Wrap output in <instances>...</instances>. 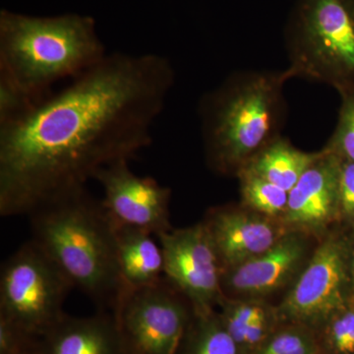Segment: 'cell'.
Instances as JSON below:
<instances>
[{"instance_id":"ac0fdd59","label":"cell","mask_w":354,"mask_h":354,"mask_svg":"<svg viewBox=\"0 0 354 354\" xmlns=\"http://www.w3.org/2000/svg\"><path fill=\"white\" fill-rule=\"evenodd\" d=\"M237 176L247 209L269 218H283L288 207V191L248 169H242Z\"/></svg>"},{"instance_id":"7402d4cb","label":"cell","mask_w":354,"mask_h":354,"mask_svg":"<svg viewBox=\"0 0 354 354\" xmlns=\"http://www.w3.org/2000/svg\"><path fill=\"white\" fill-rule=\"evenodd\" d=\"M326 149L354 162V97L346 101L339 128Z\"/></svg>"},{"instance_id":"6da1fadb","label":"cell","mask_w":354,"mask_h":354,"mask_svg":"<svg viewBox=\"0 0 354 354\" xmlns=\"http://www.w3.org/2000/svg\"><path fill=\"white\" fill-rule=\"evenodd\" d=\"M176 73L157 53H108L0 127V215H29L86 187L95 174L131 160L153 142Z\"/></svg>"},{"instance_id":"ba28073f","label":"cell","mask_w":354,"mask_h":354,"mask_svg":"<svg viewBox=\"0 0 354 354\" xmlns=\"http://www.w3.org/2000/svg\"><path fill=\"white\" fill-rule=\"evenodd\" d=\"M165 279L183 293L196 311L213 310L223 299V266L204 223L158 235Z\"/></svg>"},{"instance_id":"8992f818","label":"cell","mask_w":354,"mask_h":354,"mask_svg":"<svg viewBox=\"0 0 354 354\" xmlns=\"http://www.w3.org/2000/svg\"><path fill=\"white\" fill-rule=\"evenodd\" d=\"M73 286L32 239L7 259L0 277V316L43 337L65 313Z\"/></svg>"},{"instance_id":"e0dca14e","label":"cell","mask_w":354,"mask_h":354,"mask_svg":"<svg viewBox=\"0 0 354 354\" xmlns=\"http://www.w3.org/2000/svg\"><path fill=\"white\" fill-rule=\"evenodd\" d=\"M179 354H239V346L213 310L196 311Z\"/></svg>"},{"instance_id":"484cf974","label":"cell","mask_w":354,"mask_h":354,"mask_svg":"<svg viewBox=\"0 0 354 354\" xmlns=\"http://www.w3.org/2000/svg\"><path fill=\"white\" fill-rule=\"evenodd\" d=\"M28 354H39V344H38V348L35 349L34 351H32V353H28Z\"/></svg>"},{"instance_id":"cb8c5ba5","label":"cell","mask_w":354,"mask_h":354,"mask_svg":"<svg viewBox=\"0 0 354 354\" xmlns=\"http://www.w3.org/2000/svg\"><path fill=\"white\" fill-rule=\"evenodd\" d=\"M339 208L354 216V162H342L339 178Z\"/></svg>"},{"instance_id":"7c38bea8","label":"cell","mask_w":354,"mask_h":354,"mask_svg":"<svg viewBox=\"0 0 354 354\" xmlns=\"http://www.w3.org/2000/svg\"><path fill=\"white\" fill-rule=\"evenodd\" d=\"M342 160L327 149L288 192L281 220L306 230H322L339 209V178Z\"/></svg>"},{"instance_id":"3957f363","label":"cell","mask_w":354,"mask_h":354,"mask_svg":"<svg viewBox=\"0 0 354 354\" xmlns=\"http://www.w3.org/2000/svg\"><path fill=\"white\" fill-rule=\"evenodd\" d=\"M285 71H242L228 76L199 104L200 125L209 165L239 172L281 136L286 118Z\"/></svg>"},{"instance_id":"ffe728a7","label":"cell","mask_w":354,"mask_h":354,"mask_svg":"<svg viewBox=\"0 0 354 354\" xmlns=\"http://www.w3.org/2000/svg\"><path fill=\"white\" fill-rule=\"evenodd\" d=\"M258 354H317V346L304 330L290 328L274 335Z\"/></svg>"},{"instance_id":"2e32d148","label":"cell","mask_w":354,"mask_h":354,"mask_svg":"<svg viewBox=\"0 0 354 354\" xmlns=\"http://www.w3.org/2000/svg\"><path fill=\"white\" fill-rule=\"evenodd\" d=\"M322 151L305 153L279 136L266 146L242 169H248L290 192ZM241 169V171H242Z\"/></svg>"},{"instance_id":"30bf717a","label":"cell","mask_w":354,"mask_h":354,"mask_svg":"<svg viewBox=\"0 0 354 354\" xmlns=\"http://www.w3.org/2000/svg\"><path fill=\"white\" fill-rule=\"evenodd\" d=\"M346 281L344 249L339 242L326 241L281 305V315L298 322H322L342 306Z\"/></svg>"},{"instance_id":"d6986e66","label":"cell","mask_w":354,"mask_h":354,"mask_svg":"<svg viewBox=\"0 0 354 354\" xmlns=\"http://www.w3.org/2000/svg\"><path fill=\"white\" fill-rule=\"evenodd\" d=\"M223 314L221 322L228 334L236 342L237 346H243L249 326L260 314L265 311V306L257 301H241V300H221Z\"/></svg>"},{"instance_id":"277c9868","label":"cell","mask_w":354,"mask_h":354,"mask_svg":"<svg viewBox=\"0 0 354 354\" xmlns=\"http://www.w3.org/2000/svg\"><path fill=\"white\" fill-rule=\"evenodd\" d=\"M106 55L90 16L32 17L0 11V76L37 102L55 83L75 78Z\"/></svg>"},{"instance_id":"52a82bcc","label":"cell","mask_w":354,"mask_h":354,"mask_svg":"<svg viewBox=\"0 0 354 354\" xmlns=\"http://www.w3.org/2000/svg\"><path fill=\"white\" fill-rule=\"evenodd\" d=\"M124 354H179L196 309L162 278L155 285L124 291L113 312Z\"/></svg>"},{"instance_id":"603a6c76","label":"cell","mask_w":354,"mask_h":354,"mask_svg":"<svg viewBox=\"0 0 354 354\" xmlns=\"http://www.w3.org/2000/svg\"><path fill=\"white\" fill-rule=\"evenodd\" d=\"M333 344L342 353H354V310L334 321L330 330Z\"/></svg>"},{"instance_id":"8fae6325","label":"cell","mask_w":354,"mask_h":354,"mask_svg":"<svg viewBox=\"0 0 354 354\" xmlns=\"http://www.w3.org/2000/svg\"><path fill=\"white\" fill-rule=\"evenodd\" d=\"M272 220L249 209L220 208L209 212L204 225L223 271L266 252L286 234Z\"/></svg>"},{"instance_id":"4fadbf2b","label":"cell","mask_w":354,"mask_h":354,"mask_svg":"<svg viewBox=\"0 0 354 354\" xmlns=\"http://www.w3.org/2000/svg\"><path fill=\"white\" fill-rule=\"evenodd\" d=\"M306 242L297 234H286L266 252L236 267L223 270L221 291L260 297L286 285L306 255Z\"/></svg>"},{"instance_id":"5b68a950","label":"cell","mask_w":354,"mask_h":354,"mask_svg":"<svg viewBox=\"0 0 354 354\" xmlns=\"http://www.w3.org/2000/svg\"><path fill=\"white\" fill-rule=\"evenodd\" d=\"M291 77L344 86L354 77V0H295L286 27Z\"/></svg>"},{"instance_id":"d4e9b609","label":"cell","mask_w":354,"mask_h":354,"mask_svg":"<svg viewBox=\"0 0 354 354\" xmlns=\"http://www.w3.org/2000/svg\"><path fill=\"white\" fill-rule=\"evenodd\" d=\"M268 321L269 320H268L267 310H265L249 326L245 339H244V346L253 348V346H257L264 339L266 332H267Z\"/></svg>"},{"instance_id":"5bb4252c","label":"cell","mask_w":354,"mask_h":354,"mask_svg":"<svg viewBox=\"0 0 354 354\" xmlns=\"http://www.w3.org/2000/svg\"><path fill=\"white\" fill-rule=\"evenodd\" d=\"M39 354H124L111 312L64 318L39 337Z\"/></svg>"},{"instance_id":"44dd1931","label":"cell","mask_w":354,"mask_h":354,"mask_svg":"<svg viewBox=\"0 0 354 354\" xmlns=\"http://www.w3.org/2000/svg\"><path fill=\"white\" fill-rule=\"evenodd\" d=\"M39 337L0 316V354H28L38 348Z\"/></svg>"},{"instance_id":"9a60e30c","label":"cell","mask_w":354,"mask_h":354,"mask_svg":"<svg viewBox=\"0 0 354 354\" xmlns=\"http://www.w3.org/2000/svg\"><path fill=\"white\" fill-rule=\"evenodd\" d=\"M113 227L122 293L155 285L162 279L164 255L162 247L153 241V234L138 228Z\"/></svg>"},{"instance_id":"7a4b0ae2","label":"cell","mask_w":354,"mask_h":354,"mask_svg":"<svg viewBox=\"0 0 354 354\" xmlns=\"http://www.w3.org/2000/svg\"><path fill=\"white\" fill-rule=\"evenodd\" d=\"M32 239L50 256L73 288L100 311L111 312L122 295L115 230L102 201L86 187L41 205L28 215Z\"/></svg>"},{"instance_id":"9c48e42d","label":"cell","mask_w":354,"mask_h":354,"mask_svg":"<svg viewBox=\"0 0 354 354\" xmlns=\"http://www.w3.org/2000/svg\"><path fill=\"white\" fill-rule=\"evenodd\" d=\"M129 162H113L94 177L104 191L101 201L109 220L113 225L138 228L156 236L169 232L171 189L151 177L136 176Z\"/></svg>"}]
</instances>
